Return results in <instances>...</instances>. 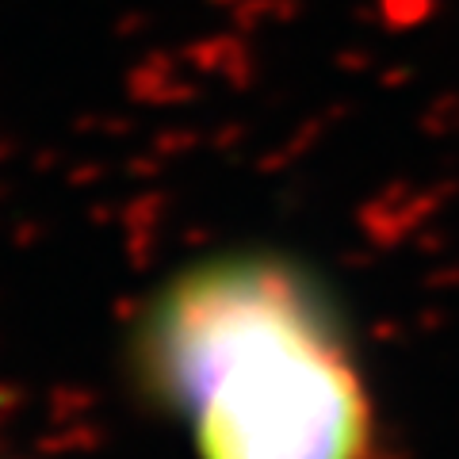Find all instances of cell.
I'll list each match as a JSON object with an SVG mask.
<instances>
[{
  "instance_id": "6da1fadb",
  "label": "cell",
  "mask_w": 459,
  "mask_h": 459,
  "mask_svg": "<svg viewBox=\"0 0 459 459\" xmlns=\"http://www.w3.org/2000/svg\"><path fill=\"white\" fill-rule=\"evenodd\" d=\"M131 360L184 418L195 459H371L376 410L337 314L272 253L172 276L142 310Z\"/></svg>"
}]
</instances>
